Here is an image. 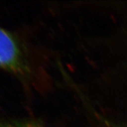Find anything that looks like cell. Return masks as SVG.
Instances as JSON below:
<instances>
[{"mask_svg": "<svg viewBox=\"0 0 127 127\" xmlns=\"http://www.w3.org/2000/svg\"><path fill=\"white\" fill-rule=\"evenodd\" d=\"M0 68L26 77L31 67L18 41L7 31L0 27Z\"/></svg>", "mask_w": 127, "mask_h": 127, "instance_id": "obj_1", "label": "cell"}, {"mask_svg": "<svg viewBox=\"0 0 127 127\" xmlns=\"http://www.w3.org/2000/svg\"><path fill=\"white\" fill-rule=\"evenodd\" d=\"M0 127H42L36 121L26 120L22 121H0Z\"/></svg>", "mask_w": 127, "mask_h": 127, "instance_id": "obj_2", "label": "cell"}]
</instances>
